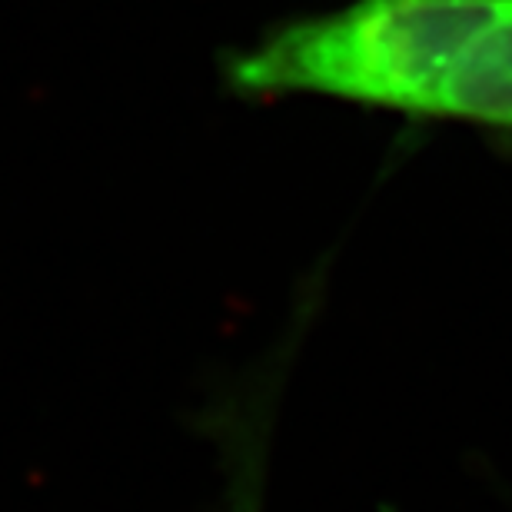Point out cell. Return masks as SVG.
Wrapping results in <instances>:
<instances>
[{
  "label": "cell",
  "instance_id": "cell-1",
  "mask_svg": "<svg viewBox=\"0 0 512 512\" xmlns=\"http://www.w3.org/2000/svg\"><path fill=\"white\" fill-rule=\"evenodd\" d=\"M220 80L247 104L310 94L512 130V0H350L227 50Z\"/></svg>",
  "mask_w": 512,
  "mask_h": 512
},
{
  "label": "cell",
  "instance_id": "cell-2",
  "mask_svg": "<svg viewBox=\"0 0 512 512\" xmlns=\"http://www.w3.org/2000/svg\"><path fill=\"white\" fill-rule=\"evenodd\" d=\"M310 313H296L286 326L283 340L263 356L243 380L210 396L197 413V429L210 439L220 456L223 473V506L227 512H263L266 503V469H270V436L280 393L296 356L300 336Z\"/></svg>",
  "mask_w": 512,
  "mask_h": 512
}]
</instances>
